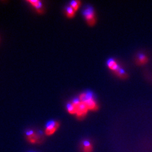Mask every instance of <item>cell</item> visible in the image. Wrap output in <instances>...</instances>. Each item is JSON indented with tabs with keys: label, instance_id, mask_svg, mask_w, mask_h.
I'll return each instance as SVG.
<instances>
[{
	"label": "cell",
	"instance_id": "cell-1",
	"mask_svg": "<svg viewBox=\"0 0 152 152\" xmlns=\"http://www.w3.org/2000/svg\"><path fill=\"white\" fill-rule=\"evenodd\" d=\"M78 98L82 102L86 105L89 110L96 111L99 109V105L94 97V94L91 91H88L81 93Z\"/></svg>",
	"mask_w": 152,
	"mask_h": 152
},
{
	"label": "cell",
	"instance_id": "cell-2",
	"mask_svg": "<svg viewBox=\"0 0 152 152\" xmlns=\"http://www.w3.org/2000/svg\"><path fill=\"white\" fill-rule=\"evenodd\" d=\"M25 136L28 142L31 144H41L44 141V136L41 131L28 129L25 131Z\"/></svg>",
	"mask_w": 152,
	"mask_h": 152
},
{
	"label": "cell",
	"instance_id": "cell-3",
	"mask_svg": "<svg viewBox=\"0 0 152 152\" xmlns=\"http://www.w3.org/2000/svg\"><path fill=\"white\" fill-rule=\"evenodd\" d=\"M82 14L85 19L87 23V24L90 26H93L95 24L96 22V15L94 9L91 6H87L82 11Z\"/></svg>",
	"mask_w": 152,
	"mask_h": 152
},
{
	"label": "cell",
	"instance_id": "cell-4",
	"mask_svg": "<svg viewBox=\"0 0 152 152\" xmlns=\"http://www.w3.org/2000/svg\"><path fill=\"white\" fill-rule=\"evenodd\" d=\"M60 123L55 120H50L45 125L44 133L46 136H51L54 135L59 129Z\"/></svg>",
	"mask_w": 152,
	"mask_h": 152
},
{
	"label": "cell",
	"instance_id": "cell-5",
	"mask_svg": "<svg viewBox=\"0 0 152 152\" xmlns=\"http://www.w3.org/2000/svg\"><path fill=\"white\" fill-rule=\"evenodd\" d=\"M88 110L86 105L81 102L76 107V117L78 119H82L86 117Z\"/></svg>",
	"mask_w": 152,
	"mask_h": 152
},
{
	"label": "cell",
	"instance_id": "cell-6",
	"mask_svg": "<svg viewBox=\"0 0 152 152\" xmlns=\"http://www.w3.org/2000/svg\"><path fill=\"white\" fill-rule=\"evenodd\" d=\"M81 148L82 152H93L92 142L89 139H83L81 142Z\"/></svg>",
	"mask_w": 152,
	"mask_h": 152
},
{
	"label": "cell",
	"instance_id": "cell-7",
	"mask_svg": "<svg viewBox=\"0 0 152 152\" xmlns=\"http://www.w3.org/2000/svg\"><path fill=\"white\" fill-rule=\"evenodd\" d=\"M28 3H29L33 7L35 10L39 14L43 13V5L42 2L39 0H28Z\"/></svg>",
	"mask_w": 152,
	"mask_h": 152
},
{
	"label": "cell",
	"instance_id": "cell-8",
	"mask_svg": "<svg viewBox=\"0 0 152 152\" xmlns=\"http://www.w3.org/2000/svg\"><path fill=\"white\" fill-rule=\"evenodd\" d=\"M107 65L110 70L115 73L121 67L120 64L113 58H110L107 61Z\"/></svg>",
	"mask_w": 152,
	"mask_h": 152
},
{
	"label": "cell",
	"instance_id": "cell-9",
	"mask_svg": "<svg viewBox=\"0 0 152 152\" xmlns=\"http://www.w3.org/2000/svg\"><path fill=\"white\" fill-rule=\"evenodd\" d=\"M148 61V58L146 55L143 53H140L137 55L136 62L140 65H144L147 64Z\"/></svg>",
	"mask_w": 152,
	"mask_h": 152
},
{
	"label": "cell",
	"instance_id": "cell-10",
	"mask_svg": "<svg viewBox=\"0 0 152 152\" xmlns=\"http://www.w3.org/2000/svg\"><path fill=\"white\" fill-rule=\"evenodd\" d=\"M65 15L68 18H73L76 15V11L71 7V6H68L65 9Z\"/></svg>",
	"mask_w": 152,
	"mask_h": 152
},
{
	"label": "cell",
	"instance_id": "cell-11",
	"mask_svg": "<svg viewBox=\"0 0 152 152\" xmlns=\"http://www.w3.org/2000/svg\"><path fill=\"white\" fill-rule=\"evenodd\" d=\"M66 109L67 112L70 114L76 115V107L73 104L72 102H69L67 103L66 105Z\"/></svg>",
	"mask_w": 152,
	"mask_h": 152
},
{
	"label": "cell",
	"instance_id": "cell-12",
	"mask_svg": "<svg viewBox=\"0 0 152 152\" xmlns=\"http://www.w3.org/2000/svg\"><path fill=\"white\" fill-rule=\"evenodd\" d=\"M81 5V1H80L78 0H73V1H71V3H70V6H71V7L76 12L78 10Z\"/></svg>",
	"mask_w": 152,
	"mask_h": 152
},
{
	"label": "cell",
	"instance_id": "cell-13",
	"mask_svg": "<svg viewBox=\"0 0 152 152\" xmlns=\"http://www.w3.org/2000/svg\"><path fill=\"white\" fill-rule=\"evenodd\" d=\"M27 152H36V151H28Z\"/></svg>",
	"mask_w": 152,
	"mask_h": 152
}]
</instances>
